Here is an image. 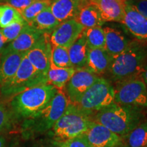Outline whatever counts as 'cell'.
I'll list each match as a JSON object with an SVG mask.
<instances>
[{"label":"cell","mask_w":147,"mask_h":147,"mask_svg":"<svg viewBox=\"0 0 147 147\" xmlns=\"http://www.w3.org/2000/svg\"><path fill=\"white\" fill-rule=\"evenodd\" d=\"M147 63V43L132 40L119 56L112 61L108 74L110 80L118 84L140 76Z\"/></svg>","instance_id":"cell-1"},{"label":"cell","mask_w":147,"mask_h":147,"mask_svg":"<svg viewBox=\"0 0 147 147\" xmlns=\"http://www.w3.org/2000/svg\"><path fill=\"white\" fill-rule=\"evenodd\" d=\"M144 108L124 106L114 102L93 116V121L106 127L121 138L144 119Z\"/></svg>","instance_id":"cell-2"},{"label":"cell","mask_w":147,"mask_h":147,"mask_svg":"<svg viewBox=\"0 0 147 147\" xmlns=\"http://www.w3.org/2000/svg\"><path fill=\"white\" fill-rule=\"evenodd\" d=\"M58 90L49 84L32 87L10 100V108L16 123H21L43 109L55 96Z\"/></svg>","instance_id":"cell-3"},{"label":"cell","mask_w":147,"mask_h":147,"mask_svg":"<svg viewBox=\"0 0 147 147\" xmlns=\"http://www.w3.org/2000/svg\"><path fill=\"white\" fill-rule=\"evenodd\" d=\"M69 103L64 91H58L43 109L21 123V131L23 138H32L49 132L63 115Z\"/></svg>","instance_id":"cell-4"},{"label":"cell","mask_w":147,"mask_h":147,"mask_svg":"<svg viewBox=\"0 0 147 147\" xmlns=\"http://www.w3.org/2000/svg\"><path fill=\"white\" fill-rule=\"evenodd\" d=\"M92 121L93 117L76 105L69 103L63 115L49 131V134L55 142H65L82 135Z\"/></svg>","instance_id":"cell-5"},{"label":"cell","mask_w":147,"mask_h":147,"mask_svg":"<svg viewBox=\"0 0 147 147\" xmlns=\"http://www.w3.org/2000/svg\"><path fill=\"white\" fill-rule=\"evenodd\" d=\"M44 84H47V77L32 65L25 53L15 74L0 86V95L4 99H12L25 90Z\"/></svg>","instance_id":"cell-6"},{"label":"cell","mask_w":147,"mask_h":147,"mask_svg":"<svg viewBox=\"0 0 147 147\" xmlns=\"http://www.w3.org/2000/svg\"><path fill=\"white\" fill-rule=\"evenodd\" d=\"M114 99L115 87L109 80L100 76L74 105L93 119L97 112L113 104Z\"/></svg>","instance_id":"cell-7"},{"label":"cell","mask_w":147,"mask_h":147,"mask_svg":"<svg viewBox=\"0 0 147 147\" xmlns=\"http://www.w3.org/2000/svg\"><path fill=\"white\" fill-rule=\"evenodd\" d=\"M116 84L114 102L120 105L147 108V87L140 77Z\"/></svg>","instance_id":"cell-8"},{"label":"cell","mask_w":147,"mask_h":147,"mask_svg":"<svg viewBox=\"0 0 147 147\" xmlns=\"http://www.w3.org/2000/svg\"><path fill=\"white\" fill-rule=\"evenodd\" d=\"M99 77L87 68L76 70L63 89L69 102L76 104L82 95L97 81Z\"/></svg>","instance_id":"cell-9"},{"label":"cell","mask_w":147,"mask_h":147,"mask_svg":"<svg viewBox=\"0 0 147 147\" xmlns=\"http://www.w3.org/2000/svg\"><path fill=\"white\" fill-rule=\"evenodd\" d=\"M80 136L90 147H119L121 142V136L94 121Z\"/></svg>","instance_id":"cell-10"},{"label":"cell","mask_w":147,"mask_h":147,"mask_svg":"<svg viewBox=\"0 0 147 147\" xmlns=\"http://www.w3.org/2000/svg\"><path fill=\"white\" fill-rule=\"evenodd\" d=\"M50 34H44L38 42L26 53V56L32 65L41 74L47 77L51 60Z\"/></svg>","instance_id":"cell-11"},{"label":"cell","mask_w":147,"mask_h":147,"mask_svg":"<svg viewBox=\"0 0 147 147\" xmlns=\"http://www.w3.org/2000/svg\"><path fill=\"white\" fill-rule=\"evenodd\" d=\"M84 29L75 19L61 22L50 34L51 45L65 47L68 49Z\"/></svg>","instance_id":"cell-12"},{"label":"cell","mask_w":147,"mask_h":147,"mask_svg":"<svg viewBox=\"0 0 147 147\" xmlns=\"http://www.w3.org/2000/svg\"><path fill=\"white\" fill-rule=\"evenodd\" d=\"M125 3V14L121 23L136 40L147 43V20L138 11Z\"/></svg>","instance_id":"cell-13"},{"label":"cell","mask_w":147,"mask_h":147,"mask_svg":"<svg viewBox=\"0 0 147 147\" xmlns=\"http://www.w3.org/2000/svg\"><path fill=\"white\" fill-rule=\"evenodd\" d=\"M89 0H51L50 8L59 23L75 19Z\"/></svg>","instance_id":"cell-14"},{"label":"cell","mask_w":147,"mask_h":147,"mask_svg":"<svg viewBox=\"0 0 147 147\" xmlns=\"http://www.w3.org/2000/svg\"><path fill=\"white\" fill-rule=\"evenodd\" d=\"M105 34V51L113 59L125 50L132 40L122 30L113 26L102 27Z\"/></svg>","instance_id":"cell-15"},{"label":"cell","mask_w":147,"mask_h":147,"mask_svg":"<svg viewBox=\"0 0 147 147\" xmlns=\"http://www.w3.org/2000/svg\"><path fill=\"white\" fill-rule=\"evenodd\" d=\"M100 12L104 23H121L125 14V3L121 0H89Z\"/></svg>","instance_id":"cell-16"},{"label":"cell","mask_w":147,"mask_h":147,"mask_svg":"<svg viewBox=\"0 0 147 147\" xmlns=\"http://www.w3.org/2000/svg\"><path fill=\"white\" fill-rule=\"evenodd\" d=\"M43 34L44 33L27 25L19 36L6 45L3 53H27L36 45Z\"/></svg>","instance_id":"cell-17"},{"label":"cell","mask_w":147,"mask_h":147,"mask_svg":"<svg viewBox=\"0 0 147 147\" xmlns=\"http://www.w3.org/2000/svg\"><path fill=\"white\" fill-rule=\"evenodd\" d=\"M112 61L105 49H89L85 68L100 76L108 72Z\"/></svg>","instance_id":"cell-18"},{"label":"cell","mask_w":147,"mask_h":147,"mask_svg":"<svg viewBox=\"0 0 147 147\" xmlns=\"http://www.w3.org/2000/svg\"><path fill=\"white\" fill-rule=\"evenodd\" d=\"M25 53H3L0 55V86L15 74Z\"/></svg>","instance_id":"cell-19"},{"label":"cell","mask_w":147,"mask_h":147,"mask_svg":"<svg viewBox=\"0 0 147 147\" xmlns=\"http://www.w3.org/2000/svg\"><path fill=\"white\" fill-rule=\"evenodd\" d=\"M88 49L84 30L79 38L68 49L71 65L76 70L85 68L87 64Z\"/></svg>","instance_id":"cell-20"},{"label":"cell","mask_w":147,"mask_h":147,"mask_svg":"<svg viewBox=\"0 0 147 147\" xmlns=\"http://www.w3.org/2000/svg\"><path fill=\"white\" fill-rule=\"evenodd\" d=\"M76 69L70 67H59L55 65L51 60L50 67L47 73V84L56 88L58 91H63L64 87Z\"/></svg>","instance_id":"cell-21"},{"label":"cell","mask_w":147,"mask_h":147,"mask_svg":"<svg viewBox=\"0 0 147 147\" xmlns=\"http://www.w3.org/2000/svg\"><path fill=\"white\" fill-rule=\"evenodd\" d=\"M119 147H147V119L121 138Z\"/></svg>","instance_id":"cell-22"},{"label":"cell","mask_w":147,"mask_h":147,"mask_svg":"<svg viewBox=\"0 0 147 147\" xmlns=\"http://www.w3.org/2000/svg\"><path fill=\"white\" fill-rule=\"evenodd\" d=\"M59 24L49 6L40 12L29 25L44 34H51Z\"/></svg>","instance_id":"cell-23"},{"label":"cell","mask_w":147,"mask_h":147,"mask_svg":"<svg viewBox=\"0 0 147 147\" xmlns=\"http://www.w3.org/2000/svg\"><path fill=\"white\" fill-rule=\"evenodd\" d=\"M75 20L84 29L102 27L105 23L97 9L91 3H89L82 9Z\"/></svg>","instance_id":"cell-24"},{"label":"cell","mask_w":147,"mask_h":147,"mask_svg":"<svg viewBox=\"0 0 147 147\" xmlns=\"http://www.w3.org/2000/svg\"><path fill=\"white\" fill-rule=\"evenodd\" d=\"M87 45L89 49L105 48V34L102 27H96L84 29Z\"/></svg>","instance_id":"cell-25"},{"label":"cell","mask_w":147,"mask_h":147,"mask_svg":"<svg viewBox=\"0 0 147 147\" xmlns=\"http://www.w3.org/2000/svg\"><path fill=\"white\" fill-rule=\"evenodd\" d=\"M51 3V0H39L35 1L24 10L19 11V13L24 21L29 25L40 12L50 6Z\"/></svg>","instance_id":"cell-26"},{"label":"cell","mask_w":147,"mask_h":147,"mask_svg":"<svg viewBox=\"0 0 147 147\" xmlns=\"http://www.w3.org/2000/svg\"><path fill=\"white\" fill-rule=\"evenodd\" d=\"M21 20H23V18L21 14L13 7L8 4L0 5V29Z\"/></svg>","instance_id":"cell-27"},{"label":"cell","mask_w":147,"mask_h":147,"mask_svg":"<svg viewBox=\"0 0 147 147\" xmlns=\"http://www.w3.org/2000/svg\"><path fill=\"white\" fill-rule=\"evenodd\" d=\"M51 62L59 67H71L68 49L65 47L53 46L51 48Z\"/></svg>","instance_id":"cell-28"},{"label":"cell","mask_w":147,"mask_h":147,"mask_svg":"<svg viewBox=\"0 0 147 147\" xmlns=\"http://www.w3.org/2000/svg\"><path fill=\"white\" fill-rule=\"evenodd\" d=\"M28 25L24 20L14 22L8 26L3 29H0L7 45L16 39L22 32L24 28Z\"/></svg>","instance_id":"cell-29"},{"label":"cell","mask_w":147,"mask_h":147,"mask_svg":"<svg viewBox=\"0 0 147 147\" xmlns=\"http://www.w3.org/2000/svg\"><path fill=\"white\" fill-rule=\"evenodd\" d=\"M16 123L9 106L0 100V134L10 130Z\"/></svg>","instance_id":"cell-30"},{"label":"cell","mask_w":147,"mask_h":147,"mask_svg":"<svg viewBox=\"0 0 147 147\" xmlns=\"http://www.w3.org/2000/svg\"><path fill=\"white\" fill-rule=\"evenodd\" d=\"M55 146L57 147H90L85 140L81 136H79L78 137L65 141V142H55Z\"/></svg>","instance_id":"cell-31"},{"label":"cell","mask_w":147,"mask_h":147,"mask_svg":"<svg viewBox=\"0 0 147 147\" xmlns=\"http://www.w3.org/2000/svg\"><path fill=\"white\" fill-rule=\"evenodd\" d=\"M37 1H39V0H0V3L8 4L13 7L19 12L27 8Z\"/></svg>","instance_id":"cell-32"},{"label":"cell","mask_w":147,"mask_h":147,"mask_svg":"<svg viewBox=\"0 0 147 147\" xmlns=\"http://www.w3.org/2000/svg\"><path fill=\"white\" fill-rule=\"evenodd\" d=\"M126 2L133 6L147 20V0H133Z\"/></svg>","instance_id":"cell-33"},{"label":"cell","mask_w":147,"mask_h":147,"mask_svg":"<svg viewBox=\"0 0 147 147\" xmlns=\"http://www.w3.org/2000/svg\"><path fill=\"white\" fill-rule=\"evenodd\" d=\"M6 45L7 43L5 42L4 38L3 37V35L1 32V30H0V55L2 54L3 51H4Z\"/></svg>","instance_id":"cell-34"},{"label":"cell","mask_w":147,"mask_h":147,"mask_svg":"<svg viewBox=\"0 0 147 147\" xmlns=\"http://www.w3.org/2000/svg\"><path fill=\"white\" fill-rule=\"evenodd\" d=\"M140 77L142 78V80L144 81V82L146 84V86L147 87V63L146 65H145L144 69L142 72H141L140 75Z\"/></svg>","instance_id":"cell-35"},{"label":"cell","mask_w":147,"mask_h":147,"mask_svg":"<svg viewBox=\"0 0 147 147\" xmlns=\"http://www.w3.org/2000/svg\"><path fill=\"white\" fill-rule=\"evenodd\" d=\"M6 140L1 134H0V147H6Z\"/></svg>","instance_id":"cell-36"},{"label":"cell","mask_w":147,"mask_h":147,"mask_svg":"<svg viewBox=\"0 0 147 147\" xmlns=\"http://www.w3.org/2000/svg\"><path fill=\"white\" fill-rule=\"evenodd\" d=\"M9 147H22V146H21L18 142H13L9 146Z\"/></svg>","instance_id":"cell-37"},{"label":"cell","mask_w":147,"mask_h":147,"mask_svg":"<svg viewBox=\"0 0 147 147\" xmlns=\"http://www.w3.org/2000/svg\"><path fill=\"white\" fill-rule=\"evenodd\" d=\"M123 1H133V0H121Z\"/></svg>","instance_id":"cell-38"}]
</instances>
